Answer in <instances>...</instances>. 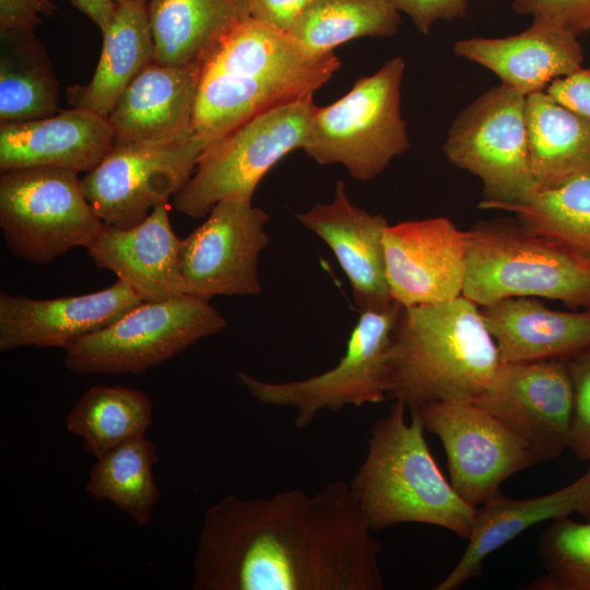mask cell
I'll return each instance as SVG.
<instances>
[{
  "label": "cell",
  "instance_id": "cell-23",
  "mask_svg": "<svg viewBox=\"0 0 590 590\" xmlns=\"http://www.w3.org/2000/svg\"><path fill=\"white\" fill-rule=\"evenodd\" d=\"M480 309L503 364L566 359L590 345V309L555 310L530 297L505 298Z\"/></svg>",
  "mask_w": 590,
  "mask_h": 590
},
{
  "label": "cell",
  "instance_id": "cell-13",
  "mask_svg": "<svg viewBox=\"0 0 590 590\" xmlns=\"http://www.w3.org/2000/svg\"><path fill=\"white\" fill-rule=\"evenodd\" d=\"M413 411L440 439L450 483L472 507L497 494L509 476L540 462L518 435L474 402L438 401Z\"/></svg>",
  "mask_w": 590,
  "mask_h": 590
},
{
  "label": "cell",
  "instance_id": "cell-32",
  "mask_svg": "<svg viewBox=\"0 0 590 590\" xmlns=\"http://www.w3.org/2000/svg\"><path fill=\"white\" fill-rule=\"evenodd\" d=\"M523 225L590 259V175L534 191L526 200L499 204Z\"/></svg>",
  "mask_w": 590,
  "mask_h": 590
},
{
  "label": "cell",
  "instance_id": "cell-21",
  "mask_svg": "<svg viewBox=\"0 0 590 590\" xmlns=\"http://www.w3.org/2000/svg\"><path fill=\"white\" fill-rule=\"evenodd\" d=\"M113 148L108 117L72 107L43 119L0 125V172L51 167L87 173Z\"/></svg>",
  "mask_w": 590,
  "mask_h": 590
},
{
  "label": "cell",
  "instance_id": "cell-14",
  "mask_svg": "<svg viewBox=\"0 0 590 590\" xmlns=\"http://www.w3.org/2000/svg\"><path fill=\"white\" fill-rule=\"evenodd\" d=\"M206 220L180 241L179 271L186 295H258L259 256L269 244V215L249 199L217 202Z\"/></svg>",
  "mask_w": 590,
  "mask_h": 590
},
{
  "label": "cell",
  "instance_id": "cell-40",
  "mask_svg": "<svg viewBox=\"0 0 590 590\" xmlns=\"http://www.w3.org/2000/svg\"><path fill=\"white\" fill-rule=\"evenodd\" d=\"M71 3L85 14L103 32L109 24L117 2L115 0H70Z\"/></svg>",
  "mask_w": 590,
  "mask_h": 590
},
{
  "label": "cell",
  "instance_id": "cell-30",
  "mask_svg": "<svg viewBox=\"0 0 590 590\" xmlns=\"http://www.w3.org/2000/svg\"><path fill=\"white\" fill-rule=\"evenodd\" d=\"M152 415L153 402L143 391L95 385L73 405L66 427L83 440V450L96 459L130 438L145 435Z\"/></svg>",
  "mask_w": 590,
  "mask_h": 590
},
{
  "label": "cell",
  "instance_id": "cell-17",
  "mask_svg": "<svg viewBox=\"0 0 590 590\" xmlns=\"http://www.w3.org/2000/svg\"><path fill=\"white\" fill-rule=\"evenodd\" d=\"M123 281L97 292L50 299L0 293V351L67 349L142 304Z\"/></svg>",
  "mask_w": 590,
  "mask_h": 590
},
{
  "label": "cell",
  "instance_id": "cell-20",
  "mask_svg": "<svg viewBox=\"0 0 590 590\" xmlns=\"http://www.w3.org/2000/svg\"><path fill=\"white\" fill-rule=\"evenodd\" d=\"M296 219L332 250L359 309L393 300L386 276L384 247V232L389 224L382 215L353 204L342 180L337 181L331 202L317 203L296 214Z\"/></svg>",
  "mask_w": 590,
  "mask_h": 590
},
{
  "label": "cell",
  "instance_id": "cell-41",
  "mask_svg": "<svg viewBox=\"0 0 590 590\" xmlns=\"http://www.w3.org/2000/svg\"><path fill=\"white\" fill-rule=\"evenodd\" d=\"M586 475L588 484L582 500L577 509V512L585 516L586 519H590V464L588 471L586 472Z\"/></svg>",
  "mask_w": 590,
  "mask_h": 590
},
{
  "label": "cell",
  "instance_id": "cell-31",
  "mask_svg": "<svg viewBox=\"0 0 590 590\" xmlns=\"http://www.w3.org/2000/svg\"><path fill=\"white\" fill-rule=\"evenodd\" d=\"M401 22L391 0H314L290 36L310 56L321 57L365 36H392Z\"/></svg>",
  "mask_w": 590,
  "mask_h": 590
},
{
  "label": "cell",
  "instance_id": "cell-9",
  "mask_svg": "<svg viewBox=\"0 0 590 590\" xmlns=\"http://www.w3.org/2000/svg\"><path fill=\"white\" fill-rule=\"evenodd\" d=\"M402 306L388 304L361 309L343 356L324 373L304 379L272 382L245 371L237 378L260 403L292 406L298 429L309 426L323 410L339 412L387 400V357Z\"/></svg>",
  "mask_w": 590,
  "mask_h": 590
},
{
  "label": "cell",
  "instance_id": "cell-16",
  "mask_svg": "<svg viewBox=\"0 0 590 590\" xmlns=\"http://www.w3.org/2000/svg\"><path fill=\"white\" fill-rule=\"evenodd\" d=\"M384 247L389 291L402 307L438 304L462 295L467 234L449 219L388 225Z\"/></svg>",
  "mask_w": 590,
  "mask_h": 590
},
{
  "label": "cell",
  "instance_id": "cell-10",
  "mask_svg": "<svg viewBox=\"0 0 590 590\" xmlns=\"http://www.w3.org/2000/svg\"><path fill=\"white\" fill-rule=\"evenodd\" d=\"M79 174L33 167L0 175V227L10 251L46 264L74 247H87L102 227Z\"/></svg>",
  "mask_w": 590,
  "mask_h": 590
},
{
  "label": "cell",
  "instance_id": "cell-27",
  "mask_svg": "<svg viewBox=\"0 0 590 590\" xmlns=\"http://www.w3.org/2000/svg\"><path fill=\"white\" fill-rule=\"evenodd\" d=\"M527 122L536 190L590 175L589 120L540 92L527 96Z\"/></svg>",
  "mask_w": 590,
  "mask_h": 590
},
{
  "label": "cell",
  "instance_id": "cell-33",
  "mask_svg": "<svg viewBox=\"0 0 590 590\" xmlns=\"http://www.w3.org/2000/svg\"><path fill=\"white\" fill-rule=\"evenodd\" d=\"M554 519L542 533L539 551L546 575L532 583L541 590H590V519Z\"/></svg>",
  "mask_w": 590,
  "mask_h": 590
},
{
  "label": "cell",
  "instance_id": "cell-6",
  "mask_svg": "<svg viewBox=\"0 0 590 590\" xmlns=\"http://www.w3.org/2000/svg\"><path fill=\"white\" fill-rule=\"evenodd\" d=\"M404 60L394 57L358 79L343 97L315 106L302 149L318 164H341L367 181L410 146L401 114Z\"/></svg>",
  "mask_w": 590,
  "mask_h": 590
},
{
  "label": "cell",
  "instance_id": "cell-8",
  "mask_svg": "<svg viewBox=\"0 0 590 590\" xmlns=\"http://www.w3.org/2000/svg\"><path fill=\"white\" fill-rule=\"evenodd\" d=\"M315 106L312 97L279 106L206 145L190 179L173 197L175 210L203 217L222 200H252L263 176L302 149Z\"/></svg>",
  "mask_w": 590,
  "mask_h": 590
},
{
  "label": "cell",
  "instance_id": "cell-2",
  "mask_svg": "<svg viewBox=\"0 0 590 590\" xmlns=\"http://www.w3.org/2000/svg\"><path fill=\"white\" fill-rule=\"evenodd\" d=\"M339 68L334 52L312 57L288 33L250 16L201 63L193 129L206 146L266 111L311 98Z\"/></svg>",
  "mask_w": 590,
  "mask_h": 590
},
{
  "label": "cell",
  "instance_id": "cell-36",
  "mask_svg": "<svg viewBox=\"0 0 590 590\" xmlns=\"http://www.w3.org/2000/svg\"><path fill=\"white\" fill-rule=\"evenodd\" d=\"M57 11L54 0H0V33H31Z\"/></svg>",
  "mask_w": 590,
  "mask_h": 590
},
{
  "label": "cell",
  "instance_id": "cell-22",
  "mask_svg": "<svg viewBox=\"0 0 590 590\" xmlns=\"http://www.w3.org/2000/svg\"><path fill=\"white\" fill-rule=\"evenodd\" d=\"M200 68L148 64L108 115L114 146L165 140L194 131Z\"/></svg>",
  "mask_w": 590,
  "mask_h": 590
},
{
  "label": "cell",
  "instance_id": "cell-34",
  "mask_svg": "<svg viewBox=\"0 0 590 590\" xmlns=\"http://www.w3.org/2000/svg\"><path fill=\"white\" fill-rule=\"evenodd\" d=\"M574 387V415L568 448L590 463V345L565 359Z\"/></svg>",
  "mask_w": 590,
  "mask_h": 590
},
{
  "label": "cell",
  "instance_id": "cell-4",
  "mask_svg": "<svg viewBox=\"0 0 590 590\" xmlns=\"http://www.w3.org/2000/svg\"><path fill=\"white\" fill-rule=\"evenodd\" d=\"M393 401L369 429L367 452L351 491L371 530L423 523L469 538L475 507L465 503L439 470L420 415Z\"/></svg>",
  "mask_w": 590,
  "mask_h": 590
},
{
  "label": "cell",
  "instance_id": "cell-25",
  "mask_svg": "<svg viewBox=\"0 0 590 590\" xmlns=\"http://www.w3.org/2000/svg\"><path fill=\"white\" fill-rule=\"evenodd\" d=\"M102 34V51L92 79L85 85L69 87L67 95L73 107L108 117L129 84L154 62L148 0L117 2Z\"/></svg>",
  "mask_w": 590,
  "mask_h": 590
},
{
  "label": "cell",
  "instance_id": "cell-15",
  "mask_svg": "<svg viewBox=\"0 0 590 590\" xmlns=\"http://www.w3.org/2000/svg\"><path fill=\"white\" fill-rule=\"evenodd\" d=\"M473 402L518 435L540 462L568 448L574 387L565 359L502 363Z\"/></svg>",
  "mask_w": 590,
  "mask_h": 590
},
{
  "label": "cell",
  "instance_id": "cell-18",
  "mask_svg": "<svg viewBox=\"0 0 590 590\" xmlns=\"http://www.w3.org/2000/svg\"><path fill=\"white\" fill-rule=\"evenodd\" d=\"M180 241L169 220L167 203L156 205L131 227L103 223L87 245L98 269L114 272L143 302H162L185 295L179 271Z\"/></svg>",
  "mask_w": 590,
  "mask_h": 590
},
{
  "label": "cell",
  "instance_id": "cell-26",
  "mask_svg": "<svg viewBox=\"0 0 590 590\" xmlns=\"http://www.w3.org/2000/svg\"><path fill=\"white\" fill-rule=\"evenodd\" d=\"M154 62L201 66L240 22L250 17L247 0H148Z\"/></svg>",
  "mask_w": 590,
  "mask_h": 590
},
{
  "label": "cell",
  "instance_id": "cell-12",
  "mask_svg": "<svg viewBox=\"0 0 590 590\" xmlns=\"http://www.w3.org/2000/svg\"><path fill=\"white\" fill-rule=\"evenodd\" d=\"M204 148L196 131L114 146L81 178L83 190L104 224L138 225L186 185Z\"/></svg>",
  "mask_w": 590,
  "mask_h": 590
},
{
  "label": "cell",
  "instance_id": "cell-7",
  "mask_svg": "<svg viewBox=\"0 0 590 590\" xmlns=\"http://www.w3.org/2000/svg\"><path fill=\"white\" fill-rule=\"evenodd\" d=\"M226 319L208 300L181 295L138 305L110 324L66 349V369L79 375H140L203 338L222 332Z\"/></svg>",
  "mask_w": 590,
  "mask_h": 590
},
{
  "label": "cell",
  "instance_id": "cell-11",
  "mask_svg": "<svg viewBox=\"0 0 590 590\" xmlns=\"http://www.w3.org/2000/svg\"><path fill=\"white\" fill-rule=\"evenodd\" d=\"M442 150L450 163L481 179L482 209L521 202L536 190L530 165L527 96L502 83L460 111Z\"/></svg>",
  "mask_w": 590,
  "mask_h": 590
},
{
  "label": "cell",
  "instance_id": "cell-29",
  "mask_svg": "<svg viewBox=\"0 0 590 590\" xmlns=\"http://www.w3.org/2000/svg\"><path fill=\"white\" fill-rule=\"evenodd\" d=\"M160 458L145 435L130 438L98 458L85 491L95 500H108L138 526L151 522L160 499L154 467Z\"/></svg>",
  "mask_w": 590,
  "mask_h": 590
},
{
  "label": "cell",
  "instance_id": "cell-24",
  "mask_svg": "<svg viewBox=\"0 0 590 590\" xmlns=\"http://www.w3.org/2000/svg\"><path fill=\"white\" fill-rule=\"evenodd\" d=\"M586 473L571 484L533 498L516 499L500 492L475 507L465 551L451 571L433 589L455 590L479 576L484 559L527 529L577 511L586 493Z\"/></svg>",
  "mask_w": 590,
  "mask_h": 590
},
{
  "label": "cell",
  "instance_id": "cell-5",
  "mask_svg": "<svg viewBox=\"0 0 590 590\" xmlns=\"http://www.w3.org/2000/svg\"><path fill=\"white\" fill-rule=\"evenodd\" d=\"M467 234L462 295L477 306L545 297L590 309V259L520 221H485Z\"/></svg>",
  "mask_w": 590,
  "mask_h": 590
},
{
  "label": "cell",
  "instance_id": "cell-38",
  "mask_svg": "<svg viewBox=\"0 0 590 590\" xmlns=\"http://www.w3.org/2000/svg\"><path fill=\"white\" fill-rule=\"evenodd\" d=\"M557 104L590 121V68L554 80L545 91Z\"/></svg>",
  "mask_w": 590,
  "mask_h": 590
},
{
  "label": "cell",
  "instance_id": "cell-35",
  "mask_svg": "<svg viewBox=\"0 0 590 590\" xmlns=\"http://www.w3.org/2000/svg\"><path fill=\"white\" fill-rule=\"evenodd\" d=\"M512 10L551 20L577 36L590 30V0H512Z\"/></svg>",
  "mask_w": 590,
  "mask_h": 590
},
{
  "label": "cell",
  "instance_id": "cell-1",
  "mask_svg": "<svg viewBox=\"0 0 590 590\" xmlns=\"http://www.w3.org/2000/svg\"><path fill=\"white\" fill-rule=\"evenodd\" d=\"M344 481L208 507L193 590H382L381 543Z\"/></svg>",
  "mask_w": 590,
  "mask_h": 590
},
{
  "label": "cell",
  "instance_id": "cell-37",
  "mask_svg": "<svg viewBox=\"0 0 590 590\" xmlns=\"http://www.w3.org/2000/svg\"><path fill=\"white\" fill-rule=\"evenodd\" d=\"M415 27L427 35L437 21H455L467 14L468 0H391Z\"/></svg>",
  "mask_w": 590,
  "mask_h": 590
},
{
  "label": "cell",
  "instance_id": "cell-19",
  "mask_svg": "<svg viewBox=\"0 0 590 590\" xmlns=\"http://www.w3.org/2000/svg\"><path fill=\"white\" fill-rule=\"evenodd\" d=\"M457 57L477 63L502 84L529 96L545 92L556 79L582 67L577 35L544 17H533L524 31L506 37H470L453 44Z\"/></svg>",
  "mask_w": 590,
  "mask_h": 590
},
{
  "label": "cell",
  "instance_id": "cell-28",
  "mask_svg": "<svg viewBox=\"0 0 590 590\" xmlns=\"http://www.w3.org/2000/svg\"><path fill=\"white\" fill-rule=\"evenodd\" d=\"M58 103V78L35 32L0 33V125L54 116Z\"/></svg>",
  "mask_w": 590,
  "mask_h": 590
},
{
  "label": "cell",
  "instance_id": "cell-42",
  "mask_svg": "<svg viewBox=\"0 0 590 590\" xmlns=\"http://www.w3.org/2000/svg\"><path fill=\"white\" fill-rule=\"evenodd\" d=\"M119 1H122V0H115V2H119Z\"/></svg>",
  "mask_w": 590,
  "mask_h": 590
},
{
  "label": "cell",
  "instance_id": "cell-3",
  "mask_svg": "<svg viewBox=\"0 0 590 590\" xmlns=\"http://www.w3.org/2000/svg\"><path fill=\"white\" fill-rule=\"evenodd\" d=\"M500 366L480 306L463 295L402 307L388 350L387 400L410 411L438 401L473 402Z\"/></svg>",
  "mask_w": 590,
  "mask_h": 590
},
{
  "label": "cell",
  "instance_id": "cell-39",
  "mask_svg": "<svg viewBox=\"0 0 590 590\" xmlns=\"http://www.w3.org/2000/svg\"><path fill=\"white\" fill-rule=\"evenodd\" d=\"M314 0H247L250 16L288 33Z\"/></svg>",
  "mask_w": 590,
  "mask_h": 590
}]
</instances>
